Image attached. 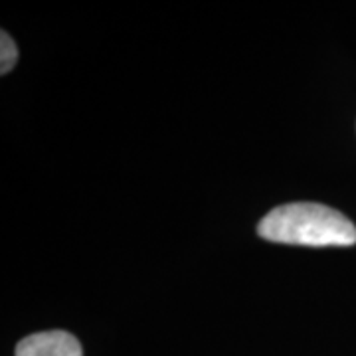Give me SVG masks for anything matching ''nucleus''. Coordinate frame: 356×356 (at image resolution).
Segmentation results:
<instances>
[{"label": "nucleus", "instance_id": "nucleus-1", "mask_svg": "<svg viewBox=\"0 0 356 356\" xmlns=\"http://www.w3.org/2000/svg\"><path fill=\"white\" fill-rule=\"evenodd\" d=\"M269 242L309 248H348L356 243V226L325 204L293 202L271 210L257 226Z\"/></svg>", "mask_w": 356, "mask_h": 356}, {"label": "nucleus", "instance_id": "nucleus-2", "mask_svg": "<svg viewBox=\"0 0 356 356\" xmlns=\"http://www.w3.org/2000/svg\"><path fill=\"white\" fill-rule=\"evenodd\" d=\"M16 356H83L81 344L65 331L30 334L16 346Z\"/></svg>", "mask_w": 356, "mask_h": 356}, {"label": "nucleus", "instance_id": "nucleus-3", "mask_svg": "<svg viewBox=\"0 0 356 356\" xmlns=\"http://www.w3.org/2000/svg\"><path fill=\"white\" fill-rule=\"evenodd\" d=\"M16 60H18V50L14 46L13 38L2 30V65H0V74L6 76L14 67Z\"/></svg>", "mask_w": 356, "mask_h": 356}]
</instances>
